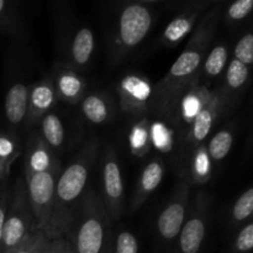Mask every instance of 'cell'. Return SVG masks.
<instances>
[{"instance_id":"6da1fadb","label":"cell","mask_w":253,"mask_h":253,"mask_svg":"<svg viewBox=\"0 0 253 253\" xmlns=\"http://www.w3.org/2000/svg\"><path fill=\"white\" fill-rule=\"evenodd\" d=\"M222 1L215 4L203 15L190 34L184 51L172 64L168 73L155 84V100L151 113H162L173 99L199 79L205 56L221 21Z\"/></svg>"},{"instance_id":"7a4b0ae2","label":"cell","mask_w":253,"mask_h":253,"mask_svg":"<svg viewBox=\"0 0 253 253\" xmlns=\"http://www.w3.org/2000/svg\"><path fill=\"white\" fill-rule=\"evenodd\" d=\"M100 143L91 137L77 152L66 168H62L56 180L52 240L66 237L76 220L84 193L88 189L91 169L99 157Z\"/></svg>"},{"instance_id":"3957f363","label":"cell","mask_w":253,"mask_h":253,"mask_svg":"<svg viewBox=\"0 0 253 253\" xmlns=\"http://www.w3.org/2000/svg\"><path fill=\"white\" fill-rule=\"evenodd\" d=\"M160 0H133L119 2L113 10V22L108 35L109 61L123 63L147 40L157 20Z\"/></svg>"},{"instance_id":"277c9868","label":"cell","mask_w":253,"mask_h":253,"mask_svg":"<svg viewBox=\"0 0 253 253\" xmlns=\"http://www.w3.org/2000/svg\"><path fill=\"white\" fill-rule=\"evenodd\" d=\"M110 219L100 194L88 188L66 237L74 253H105L110 242ZM64 237V239H66Z\"/></svg>"},{"instance_id":"5b68a950","label":"cell","mask_w":253,"mask_h":253,"mask_svg":"<svg viewBox=\"0 0 253 253\" xmlns=\"http://www.w3.org/2000/svg\"><path fill=\"white\" fill-rule=\"evenodd\" d=\"M57 61L84 74L89 71L95 54L96 42L94 32L83 22L63 19L57 26Z\"/></svg>"},{"instance_id":"8992f818","label":"cell","mask_w":253,"mask_h":253,"mask_svg":"<svg viewBox=\"0 0 253 253\" xmlns=\"http://www.w3.org/2000/svg\"><path fill=\"white\" fill-rule=\"evenodd\" d=\"M32 232H35V224L27 198L26 183L24 177H19L11 189V198L2 230L1 253L16 247Z\"/></svg>"},{"instance_id":"52a82bcc","label":"cell","mask_w":253,"mask_h":253,"mask_svg":"<svg viewBox=\"0 0 253 253\" xmlns=\"http://www.w3.org/2000/svg\"><path fill=\"white\" fill-rule=\"evenodd\" d=\"M236 99L237 98L229 95L222 86L215 88L209 104L198 114L183 137L182 153H180V160L178 165L190 151L202 143L207 142L217 121L234 110L236 106L235 104Z\"/></svg>"},{"instance_id":"ba28073f","label":"cell","mask_w":253,"mask_h":253,"mask_svg":"<svg viewBox=\"0 0 253 253\" xmlns=\"http://www.w3.org/2000/svg\"><path fill=\"white\" fill-rule=\"evenodd\" d=\"M59 172L22 175L26 183L27 198L34 216L35 231L43 232L49 240H52L54 193H56V180Z\"/></svg>"},{"instance_id":"9c48e42d","label":"cell","mask_w":253,"mask_h":253,"mask_svg":"<svg viewBox=\"0 0 253 253\" xmlns=\"http://www.w3.org/2000/svg\"><path fill=\"white\" fill-rule=\"evenodd\" d=\"M212 197L199 190L190 198L188 214L177 237V253H200L209 226Z\"/></svg>"},{"instance_id":"30bf717a","label":"cell","mask_w":253,"mask_h":253,"mask_svg":"<svg viewBox=\"0 0 253 253\" xmlns=\"http://www.w3.org/2000/svg\"><path fill=\"white\" fill-rule=\"evenodd\" d=\"M118 108L132 118L147 115L152 111L155 84L145 74L127 72L120 77L115 86Z\"/></svg>"},{"instance_id":"8fae6325","label":"cell","mask_w":253,"mask_h":253,"mask_svg":"<svg viewBox=\"0 0 253 253\" xmlns=\"http://www.w3.org/2000/svg\"><path fill=\"white\" fill-rule=\"evenodd\" d=\"M100 198L105 205L111 222L118 221L124 214L125 184L119 155L114 147H106L100 157Z\"/></svg>"},{"instance_id":"7c38bea8","label":"cell","mask_w":253,"mask_h":253,"mask_svg":"<svg viewBox=\"0 0 253 253\" xmlns=\"http://www.w3.org/2000/svg\"><path fill=\"white\" fill-rule=\"evenodd\" d=\"M214 90L215 88H210L209 83H205V82L198 79L192 85L178 94L162 113L158 114H166L169 116L182 131L183 137H184L185 132L198 116V114L209 104Z\"/></svg>"},{"instance_id":"4fadbf2b","label":"cell","mask_w":253,"mask_h":253,"mask_svg":"<svg viewBox=\"0 0 253 253\" xmlns=\"http://www.w3.org/2000/svg\"><path fill=\"white\" fill-rule=\"evenodd\" d=\"M192 187L180 179L162 208L156 221V234L163 244H172L179 235L188 214Z\"/></svg>"},{"instance_id":"5bb4252c","label":"cell","mask_w":253,"mask_h":253,"mask_svg":"<svg viewBox=\"0 0 253 253\" xmlns=\"http://www.w3.org/2000/svg\"><path fill=\"white\" fill-rule=\"evenodd\" d=\"M215 4L214 0H194L182 2L172 20L160 35V43L167 48H174L193 32L203 15Z\"/></svg>"},{"instance_id":"9a60e30c","label":"cell","mask_w":253,"mask_h":253,"mask_svg":"<svg viewBox=\"0 0 253 253\" xmlns=\"http://www.w3.org/2000/svg\"><path fill=\"white\" fill-rule=\"evenodd\" d=\"M150 141L151 148L158 153L157 157L179 162L183 133L169 116L150 113Z\"/></svg>"},{"instance_id":"2e32d148","label":"cell","mask_w":253,"mask_h":253,"mask_svg":"<svg viewBox=\"0 0 253 253\" xmlns=\"http://www.w3.org/2000/svg\"><path fill=\"white\" fill-rule=\"evenodd\" d=\"M61 161L49 150L37 128H30L24 148V174L59 172Z\"/></svg>"},{"instance_id":"e0dca14e","label":"cell","mask_w":253,"mask_h":253,"mask_svg":"<svg viewBox=\"0 0 253 253\" xmlns=\"http://www.w3.org/2000/svg\"><path fill=\"white\" fill-rule=\"evenodd\" d=\"M49 77L58 100L63 103L78 105L84 95L88 93V83L83 74L62 62H54Z\"/></svg>"},{"instance_id":"ac0fdd59","label":"cell","mask_w":253,"mask_h":253,"mask_svg":"<svg viewBox=\"0 0 253 253\" xmlns=\"http://www.w3.org/2000/svg\"><path fill=\"white\" fill-rule=\"evenodd\" d=\"M30 84L21 81H14L9 84L4 96V120L6 123V130L15 135L25 127L29 108Z\"/></svg>"},{"instance_id":"d6986e66","label":"cell","mask_w":253,"mask_h":253,"mask_svg":"<svg viewBox=\"0 0 253 253\" xmlns=\"http://www.w3.org/2000/svg\"><path fill=\"white\" fill-rule=\"evenodd\" d=\"M166 175V163L162 158L152 157L145 163L138 175L137 184L130 202V214H135L162 184Z\"/></svg>"},{"instance_id":"ffe728a7","label":"cell","mask_w":253,"mask_h":253,"mask_svg":"<svg viewBox=\"0 0 253 253\" xmlns=\"http://www.w3.org/2000/svg\"><path fill=\"white\" fill-rule=\"evenodd\" d=\"M58 101V96H57L49 76L43 77L32 84L30 86L29 108H27L25 127L29 130L34 128V126H36L41 120L42 116L54 110Z\"/></svg>"},{"instance_id":"44dd1931","label":"cell","mask_w":253,"mask_h":253,"mask_svg":"<svg viewBox=\"0 0 253 253\" xmlns=\"http://www.w3.org/2000/svg\"><path fill=\"white\" fill-rule=\"evenodd\" d=\"M179 175L190 187L204 185L211 179L214 163L207 150V143H202L190 151L179 163Z\"/></svg>"},{"instance_id":"7402d4cb","label":"cell","mask_w":253,"mask_h":253,"mask_svg":"<svg viewBox=\"0 0 253 253\" xmlns=\"http://www.w3.org/2000/svg\"><path fill=\"white\" fill-rule=\"evenodd\" d=\"M78 105L84 120L91 125H106L111 123L118 111L115 100L104 91L86 93Z\"/></svg>"},{"instance_id":"603a6c76","label":"cell","mask_w":253,"mask_h":253,"mask_svg":"<svg viewBox=\"0 0 253 253\" xmlns=\"http://www.w3.org/2000/svg\"><path fill=\"white\" fill-rule=\"evenodd\" d=\"M37 125L40 136L54 155L57 156L67 150L69 142L68 126L58 113L54 110L49 111L48 114L42 116Z\"/></svg>"},{"instance_id":"cb8c5ba5","label":"cell","mask_w":253,"mask_h":253,"mask_svg":"<svg viewBox=\"0 0 253 253\" xmlns=\"http://www.w3.org/2000/svg\"><path fill=\"white\" fill-rule=\"evenodd\" d=\"M0 34L15 40L26 37V19L19 1L0 0Z\"/></svg>"},{"instance_id":"d4e9b609","label":"cell","mask_w":253,"mask_h":253,"mask_svg":"<svg viewBox=\"0 0 253 253\" xmlns=\"http://www.w3.org/2000/svg\"><path fill=\"white\" fill-rule=\"evenodd\" d=\"M126 142L132 157L141 160L150 155L152 151L150 141V114L133 118L126 132Z\"/></svg>"},{"instance_id":"484cf974","label":"cell","mask_w":253,"mask_h":253,"mask_svg":"<svg viewBox=\"0 0 253 253\" xmlns=\"http://www.w3.org/2000/svg\"><path fill=\"white\" fill-rule=\"evenodd\" d=\"M229 63V47L224 42L214 44L210 47L203 62L202 69H200L199 79L200 81L209 83L219 78L226 69Z\"/></svg>"},{"instance_id":"4316f807","label":"cell","mask_w":253,"mask_h":253,"mask_svg":"<svg viewBox=\"0 0 253 253\" xmlns=\"http://www.w3.org/2000/svg\"><path fill=\"white\" fill-rule=\"evenodd\" d=\"M235 142V126L232 124L224 126L208 138L207 150L212 163H220L225 161L231 152Z\"/></svg>"},{"instance_id":"83f0119b","label":"cell","mask_w":253,"mask_h":253,"mask_svg":"<svg viewBox=\"0 0 253 253\" xmlns=\"http://www.w3.org/2000/svg\"><path fill=\"white\" fill-rule=\"evenodd\" d=\"M224 74V86L222 88L229 95L237 98L239 93L245 90L250 82V67L232 58L227 63Z\"/></svg>"},{"instance_id":"f1b7e54d","label":"cell","mask_w":253,"mask_h":253,"mask_svg":"<svg viewBox=\"0 0 253 253\" xmlns=\"http://www.w3.org/2000/svg\"><path fill=\"white\" fill-rule=\"evenodd\" d=\"M253 212V189L247 188L245 192L240 194L236 202L234 203L230 214V224L232 227H237L240 225L246 224L251 220Z\"/></svg>"},{"instance_id":"f546056e","label":"cell","mask_w":253,"mask_h":253,"mask_svg":"<svg viewBox=\"0 0 253 253\" xmlns=\"http://www.w3.org/2000/svg\"><path fill=\"white\" fill-rule=\"evenodd\" d=\"M22 155L19 136L9 130H0V160L12 166Z\"/></svg>"},{"instance_id":"4dcf8cb0","label":"cell","mask_w":253,"mask_h":253,"mask_svg":"<svg viewBox=\"0 0 253 253\" xmlns=\"http://www.w3.org/2000/svg\"><path fill=\"white\" fill-rule=\"evenodd\" d=\"M253 10V0H237L227 7L222 6L221 20L229 25H237L246 20Z\"/></svg>"},{"instance_id":"1f68e13d","label":"cell","mask_w":253,"mask_h":253,"mask_svg":"<svg viewBox=\"0 0 253 253\" xmlns=\"http://www.w3.org/2000/svg\"><path fill=\"white\" fill-rule=\"evenodd\" d=\"M140 245L135 234L126 229L116 232L114 240L109 242V253H138Z\"/></svg>"},{"instance_id":"d6a6232c","label":"cell","mask_w":253,"mask_h":253,"mask_svg":"<svg viewBox=\"0 0 253 253\" xmlns=\"http://www.w3.org/2000/svg\"><path fill=\"white\" fill-rule=\"evenodd\" d=\"M49 242L51 240L43 232L35 231L29 235L21 244L5 253H46Z\"/></svg>"},{"instance_id":"836d02e7","label":"cell","mask_w":253,"mask_h":253,"mask_svg":"<svg viewBox=\"0 0 253 253\" xmlns=\"http://www.w3.org/2000/svg\"><path fill=\"white\" fill-rule=\"evenodd\" d=\"M245 66L251 67L253 62V34L251 31L242 35L234 48V57Z\"/></svg>"},{"instance_id":"e575fe53","label":"cell","mask_w":253,"mask_h":253,"mask_svg":"<svg viewBox=\"0 0 253 253\" xmlns=\"http://www.w3.org/2000/svg\"><path fill=\"white\" fill-rule=\"evenodd\" d=\"M253 249V224L252 221H247L241 225L237 231L236 236L232 244V250L235 253H249Z\"/></svg>"},{"instance_id":"d590c367","label":"cell","mask_w":253,"mask_h":253,"mask_svg":"<svg viewBox=\"0 0 253 253\" xmlns=\"http://www.w3.org/2000/svg\"><path fill=\"white\" fill-rule=\"evenodd\" d=\"M11 189L7 180L0 182V253H1V240L2 230H4L5 219H6L7 208H9L10 198H11Z\"/></svg>"},{"instance_id":"8d00e7d4","label":"cell","mask_w":253,"mask_h":253,"mask_svg":"<svg viewBox=\"0 0 253 253\" xmlns=\"http://www.w3.org/2000/svg\"><path fill=\"white\" fill-rule=\"evenodd\" d=\"M63 246H64V239L61 237V239L51 240L49 242L48 250H47L46 253H62L63 252Z\"/></svg>"},{"instance_id":"74e56055","label":"cell","mask_w":253,"mask_h":253,"mask_svg":"<svg viewBox=\"0 0 253 253\" xmlns=\"http://www.w3.org/2000/svg\"><path fill=\"white\" fill-rule=\"evenodd\" d=\"M10 170H11V166L0 160V182L7 180L10 175Z\"/></svg>"},{"instance_id":"f35d334b","label":"cell","mask_w":253,"mask_h":253,"mask_svg":"<svg viewBox=\"0 0 253 253\" xmlns=\"http://www.w3.org/2000/svg\"><path fill=\"white\" fill-rule=\"evenodd\" d=\"M62 253H74L73 249H72L71 244L67 241V239H64V246H63V252Z\"/></svg>"},{"instance_id":"ab89813d","label":"cell","mask_w":253,"mask_h":253,"mask_svg":"<svg viewBox=\"0 0 253 253\" xmlns=\"http://www.w3.org/2000/svg\"><path fill=\"white\" fill-rule=\"evenodd\" d=\"M105 253H109V247H108V250H106V252Z\"/></svg>"}]
</instances>
